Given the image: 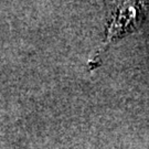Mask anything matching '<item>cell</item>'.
<instances>
[{
	"instance_id": "1",
	"label": "cell",
	"mask_w": 149,
	"mask_h": 149,
	"mask_svg": "<svg viewBox=\"0 0 149 149\" xmlns=\"http://www.w3.org/2000/svg\"><path fill=\"white\" fill-rule=\"evenodd\" d=\"M140 7L138 6H134V3H129L127 6H123L120 9L118 10L117 15L115 17L114 21L109 32H108V41H111V39L118 36L119 33L125 32L124 30H127L128 28L135 27V24L140 18Z\"/></svg>"
}]
</instances>
